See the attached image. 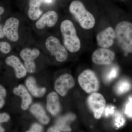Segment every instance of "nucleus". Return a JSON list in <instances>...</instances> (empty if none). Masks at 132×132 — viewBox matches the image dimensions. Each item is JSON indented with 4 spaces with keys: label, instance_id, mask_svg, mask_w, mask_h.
<instances>
[{
    "label": "nucleus",
    "instance_id": "obj_1",
    "mask_svg": "<svg viewBox=\"0 0 132 132\" xmlns=\"http://www.w3.org/2000/svg\"><path fill=\"white\" fill-rule=\"evenodd\" d=\"M60 28L66 49L71 53L78 52L81 44L73 23L70 20H64L62 22Z\"/></svg>",
    "mask_w": 132,
    "mask_h": 132
},
{
    "label": "nucleus",
    "instance_id": "obj_2",
    "mask_svg": "<svg viewBox=\"0 0 132 132\" xmlns=\"http://www.w3.org/2000/svg\"><path fill=\"white\" fill-rule=\"evenodd\" d=\"M69 10L81 27L85 29L93 28L95 23L93 14L87 10L82 3L79 0H74L69 5Z\"/></svg>",
    "mask_w": 132,
    "mask_h": 132
},
{
    "label": "nucleus",
    "instance_id": "obj_3",
    "mask_svg": "<svg viewBox=\"0 0 132 132\" xmlns=\"http://www.w3.org/2000/svg\"><path fill=\"white\" fill-rule=\"evenodd\" d=\"M115 32L121 48L126 52L132 53V23L128 21L120 22L116 25Z\"/></svg>",
    "mask_w": 132,
    "mask_h": 132
},
{
    "label": "nucleus",
    "instance_id": "obj_4",
    "mask_svg": "<svg viewBox=\"0 0 132 132\" xmlns=\"http://www.w3.org/2000/svg\"><path fill=\"white\" fill-rule=\"evenodd\" d=\"M78 81L81 88L87 93L97 92L100 88V82L96 74L90 69L83 71L78 76Z\"/></svg>",
    "mask_w": 132,
    "mask_h": 132
},
{
    "label": "nucleus",
    "instance_id": "obj_5",
    "mask_svg": "<svg viewBox=\"0 0 132 132\" xmlns=\"http://www.w3.org/2000/svg\"><path fill=\"white\" fill-rule=\"evenodd\" d=\"M46 48L52 56L59 62L65 61L68 57L67 49L62 45L60 40L55 36H51L45 41Z\"/></svg>",
    "mask_w": 132,
    "mask_h": 132
},
{
    "label": "nucleus",
    "instance_id": "obj_6",
    "mask_svg": "<svg viewBox=\"0 0 132 132\" xmlns=\"http://www.w3.org/2000/svg\"><path fill=\"white\" fill-rule=\"evenodd\" d=\"M40 51L38 48H23L20 53L21 58L24 62V65L28 73H34L36 71L35 60L40 55Z\"/></svg>",
    "mask_w": 132,
    "mask_h": 132
},
{
    "label": "nucleus",
    "instance_id": "obj_7",
    "mask_svg": "<svg viewBox=\"0 0 132 132\" xmlns=\"http://www.w3.org/2000/svg\"><path fill=\"white\" fill-rule=\"evenodd\" d=\"M87 102L95 118L100 119L105 108L106 104L105 99L103 95L97 92L92 93L88 98Z\"/></svg>",
    "mask_w": 132,
    "mask_h": 132
},
{
    "label": "nucleus",
    "instance_id": "obj_8",
    "mask_svg": "<svg viewBox=\"0 0 132 132\" xmlns=\"http://www.w3.org/2000/svg\"><path fill=\"white\" fill-rule=\"evenodd\" d=\"M75 84V81L72 76L68 73L63 74L55 80V90L61 96L65 97L69 90L73 88Z\"/></svg>",
    "mask_w": 132,
    "mask_h": 132
},
{
    "label": "nucleus",
    "instance_id": "obj_9",
    "mask_svg": "<svg viewBox=\"0 0 132 132\" xmlns=\"http://www.w3.org/2000/svg\"><path fill=\"white\" fill-rule=\"evenodd\" d=\"M115 57V53L112 51L102 48L95 50L92 58V61L96 65H108L112 63Z\"/></svg>",
    "mask_w": 132,
    "mask_h": 132
},
{
    "label": "nucleus",
    "instance_id": "obj_10",
    "mask_svg": "<svg viewBox=\"0 0 132 132\" xmlns=\"http://www.w3.org/2000/svg\"><path fill=\"white\" fill-rule=\"evenodd\" d=\"M20 21L15 17H12L7 20L3 27L4 35L9 40L16 42L19 39V28Z\"/></svg>",
    "mask_w": 132,
    "mask_h": 132
},
{
    "label": "nucleus",
    "instance_id": "obj_11",
    "mask_svg": "<svg viewBox=\"0 0 132 132\" xmlns=\"http://www.w3.org/2000/svg\"><path fill=\"white\" fill-rule=\"evenodd\" d=\"M116 38L115 31L111 27H108L101 31L96 36L98 45L104 48L110 47L113 45Z\"/></svg>",
    "mask_w": 132,
    "mask_h": 132
},
{
    "label": "nucleus",
    "instance_id": "obj_12",
    "mask_svg": "<svg viewBox=\"0 0 132 132\" xmlns=\"http://www.w3.org/2000/svg\"><path fill=\"white\" fill-rule=\"evenodd\" d=\"M59 15L54 10H49L43 14L38 19L35 23V26L38 29H42L46 26L52 27L57 24Z\"/></svg>",
    "mask_w": 132,
    "mask_h": 132
},
{
    "label": "nucleus",
    "instance_id": "obj_13",
    "mask_svg": "<svg viewBox=\"0 0 132 132\" xmlns=\"http://www.w3.org/2000/svg\"><path fill=\"white\" fill-rule=\"evenodd\" d=\"M5 62L7 65L14 69L15 76L17 79H21L27 75V72L24 64L15 55H11L8 57L5 60Z\"/></svg>",
    "mask_w": 132,
    "mask_h": 132
},
{
    "label": "nucleus",
    "instance_id": "obj_14",
    "mask_svg": "<svg viewBox=\"0 0 132 132\" xmlns=\"http://www.w3.org/2000/svg\"><path fill=\"white\" fill-rule=\"evenodd\" d=\"M13 93L21 98V109L23 111L27 110L32 102V98L27 88L21 84L14 88Z\"/></svg>",
    "mask_w": 132,
    "mask_h": 132
},
{
    "label": "nucleus",
    "instance_id": "obj_15",
    "mask_svg": "<svg viewBox=\"0 0 132 132\" xmlns=\"http://www.w3.org/2000/svg\"><path fill=\"white\" fill-rule=\"evenodd\" d=\"M46 108L52 115H57L60 111L59 97L57 93L52 92L48 94L46 98Z\"/></svg>",
    "mask_w": 132,
    "mask_h": 132
},
{
    "label": "nucleus",
    "instance_id": "obj_16",
    "mask_svg": "<svg viewBox=\"0 0 132 132\" xmlns=\"http://www.w3.org/2000/svg\"><path fill=\"white\" fill-rule=\"evenodd\" d=\"M25 85L29 92L36 98L42 97L46 92V88L38 86L35 79L33 76H29L26 79Z\"/></svg>",
    "mask_w": 132,
    "mask_h": 132
},
{
    "label": "nucleus",
    "instance_id": "obj_17",
    "mask_svg": "<svg viewBox=\"0 0 132 132\" xmlns=\"http://www.w3.org/2000/svg\"><path fill=\"white\" fill-rule=\"evenodd\" d=\"M30 111L43 125H47L50 121V119L46 113L45 109L39 103H35L31 106Z\"/></svg>",
    "mask_w": 132,
    "mask_h": 132
},
{
    "label": "nucleus",
    "instance_id": "obj_18",
    "mask_svg": "<svg viewBox=\"0 0 132 132\" xmlns=\"http://www.w3.org/2000/svg\"><path fill=\"white\" fill-rule=\"evenodd\" d=\"M42 1L43 0H32L30 2L28 15L31 20H36L41 16L42 11L40 7Z\"/></svg>",
    "mask_w": 132,
    "mask_h": 132
},
{
    "label": "nucleus",
    "instance_id": "obj_19",
    "mask_svg": "<svg viewBox=\"0 0 132 132\" xmlns=\"http://www.w3.org/2000/svg\"><path fill=\"white\" fill-rule=\"evenodd\" d=\"M131 84L126 80H121L117 83L116 87V91L119 94H123L130 90Z\"/></svg>",
    "mask_w": 132,
    "mask_h": 132
},
{
    "label": "nucleus",
    "instance_id": "obj_20",
    "mask_svg": "<svg viewBox=\"0 0 132 132\" xmlns=\"http://www.w3.org/2000/svg\"><path fill=\"white\" fill-rule=\"evenodd\" d=\"M118 75V69L114 67L111 69L105 76V79L107 82H109L116 78Z\"/></svg>",
    "mask_w": 132,
    "mask_h": 132
},
{
    "label": "nucleus",
    "instance_id": "obj_21",
    "mask_svg": "<svg viewBox=\"0 0 132 132\" xmlns=\"http://www.w3.org/2000/svg\"><path fill=\"white\" fill-rule=\"evenodd\" d=\"M11 46L8 43L2 41L0 42V51L3 54H6L11 51Z\"/></svg>",
    "mask_w": 132,
    "mask_h": 132
},
{
    "label": "nucleus",
    "instance_id": "obj_22",
    "mask_svg": "<svg viewBox=\"0 0 132 132\" xmlns=\"http://www.w3.org/2000/svg\"><path fill=\"white\" fill-rule=\"evenodd\" d=\"M43 127L42 126L38 123H34L31 126L30 129L27 131L28 132H42Z\"/></svg>",
    "mask_w": 132,
    "mask_h": 132
},
{
    "label": "nucleus",
    "instance_id": "obj_23",
    "mask_svg": "<svg viewBox=\"0 0 132 132\" xmlns=\"http://www.w3.org/2000/svg\"><path fill=\"white\" fill-rule=\"evenodd\" d=\"M125 113L128 116H132V98H129V102L126 105Z\"/></svg>",
    "mask_w": 132,
    "mask_h": 132
},
{
    "label": "nucleus",
    "instance_id": "obj_24",
    "mask_svg": "<svg viewBox=\"0 0 132 132\" xmlns=\"http://www.w3.org/2000/svg\"><path fill=\"white\" fill-rule=\"evenodd\" d=\"M115 125L117 127H119L123 125L124 123V119L121 115L119 113H117L115 120Z\"/></svg>",
    "mask_w": 132,
    "mask_h": 132
},
{
    "label": "nucleus",
    "instance_id": "obj_25",
    "mask_svg": "<svg viewBox=\"0 0 132 132\" xmlns=\"http://www.w3.org/2000/svg\"><path fill=\"white\" fill-rule=\"evenodd\" d=\"M10 119V116L6 113H0V124L8 122Z\"/></svg>",
    "mask_w": 132,
    "mask_h": 132
},
{
    "label": "nucleus",
    "instance_id": "obj_26",
    "mask_svg": "<svg viewBox=\"0 0 132 132\" xmlns=\"http://www.w3.org/2000/svg\"><path fill=\"white\" fill-rule=\"evenodd\" d=\"M114 108L112 106H108L105 108V115L108 116L110 114L113 113Z\"/></svg>",
    "mask_w": 132,
    "mask_h": 132
},
{
    "label": "nucleus",
    "instance_id": "obj_27",
    "mask_svg": "<svg viewBox=\"0 0 132 132\" xmlns=\"http://www.w3.org/2000/svg\"><path fill=\"white\" fill-rule=\"evenodd\" d=\"M7 92L6 89L2 85H0V96L5 98L6 96Z\"/></svg>",
    "mask_w": 132,
    "mask_h": 132
},
{
    "label": "nucleus",
    "instance_id": "obj_28",
    "mask_svg": "<svg viewBox=\"0 0 132 132\" xmlns=\"http://www.w3.org/2000/svg\"><path fill=\"white\" fill-rule=\"evenodd\" d=\"M5 98L0 96V109L2 108L5 104Z\"/></svg>",
    "mask_w": 132,
    "mask_h": 132
},
{
    "label": "nucleus",
    "instance_id": "obj_29",
    "mask_svg": "<svg viewBox=\"0 0 132 132\" xmlns=\"http://www.w3.org/2000/svg\"><path fill=\"white\" fill-rule=\"evenodd\" d=\"M4 36L5 35L3 33V27L1 25H0V38H4Z\"/></svg>",
    "mask_w": 132,
    "mask_h": 132
},
{
    "label": "nucleus",
    "instance_id": "obj_30",
    "mask_svg": "<svg viewBox=\"0 0 132 132\" xmlns=\"http://www.w3.org/2000/svg\"><path fill=\"white\" fill-rule=\"evenodd\" d=\"M4 11H5V9H4V8L0 6V15L3 13ZM0 18H1V17H0Z\"/></svg>",
    "mask_w": 132,
    "mask_h": 132
},
{
    "label": "nucleus",
    "instance_id": "obj_31",
    "mask_svg": "<svg viewBox=\"0 0 132 132\" xmlns=\"http://www.w3.org/2000/svg\"><path fill=\"white\" fill-rule=\"evenodd\" d=\"M5 131V130L0 125V132H3Z\"/></svg>",
    "mask_w": 132,
    "mask_h": 132
},
{
    "label": "nucleus",
    "instance_id": "obj_32",
    "mask_svg": "<svg viewBox=\"0 0 132 132\" xmlns=\"http://www.w3.org/2000/svg\"><path fill=\"white\" fill-rule=\"evenodd\" d=\"M120 1H124V0H120Z\"/></svg>",
    "mask_w": 132,
    "mask_h": 132
},
{
    "label": "nucleus",
    "instance_id": "obj_33",
    "mask_svg": "<svg viewBox=\"0 0 132 132\" xmlns=\"http://www.w3.org/2000/svg\"><path fill=\"white\" fill-rule=\"evenodd\" d=\"M29 1H32V0H29Z\"/></svg>",
    "mask_w": 132,
    "mask_h": 132
}]
</instances>
